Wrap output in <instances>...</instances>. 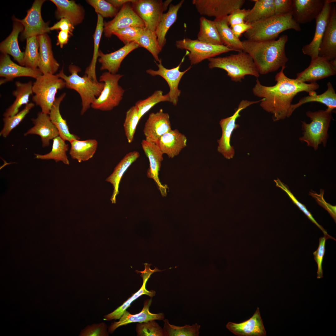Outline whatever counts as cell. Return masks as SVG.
Masks as SVG:
<instances>
[{
    "label": "cell",
    "instance_id": "obj_16",
    "mask_svg": "<svg viewBox=\"0 0 336 336\" xmlns=\"http://www.w3.org/2000/svg\"><path fill=\"white\" fill-rule=\"evenodd\" d=\"M185 55L182 58L180 64L175 68L169 69L162 65L161 59L159 63L156 62L158 69L154 70L151 69H147L146 72L152 76L159 75L163 77L167 82L170 88L169 94L170 101L174 105H176L178 100L181 91L178 89L180 82L183 75L192 67L191 66L184 71H180V66L184 62Z\"/></svg>",
    "mask_w": 336,
    "mask_h": 336
},
{
    "label": "cell",
    "instance_id": "obj_62",
    "mask_svg": "<svg viewBox=\"0 0 336 336\" xmlns=\"http://www.w3.org/2000/svg\"><path fill=\"white\" fill-rule=\"evenodd\" d=\"M172 2V0H166L163 2L162 7L163 11L166 10L169 5Z\"/></svg>",
    "mask_w": 336,
    "mask_h": 336
},
{
    "label": "cell",
    "instance_id": "obj_20",
    "mask_svg": "<svg viewBox=\"0 0 336 336\" xmlns=\"http://www.w3.org/2000/svg\"><path fill=\"white\" fill-rule=\"evenodd\" d=\"M141 145L149 162L150 166L147 172V176L155 181L162 195L165 196L167 194L168 187L166 185L161 184L158 177L161 162L163 160V154L156 143L145 139L142 140Z\"/></svg>",
    "mask_w": 336,
    "mask_h": 336
},
{
    "label": "cell",
    "instance_id": "obj_43",
    "mask_svg": "<svg viewBox=\"0 0 336 336\" xmlns=\"http://www.w3.org/2000/svg\"><path fill=\"white\" fill-rule=\"evenodd\" d=\"M24 52V66L33 69L38 68L39 62V45L38 36L27 38Z\"/></svg>",
    "mask_w": 336,
    "mask_h": 336
},
{
    "label": "cell",
    "instance_id": "obj_7",
    "mask_svg": "<svg viewBox=\"0 0 336 336\" xmlns=\"http://www.w3.org/2000/svg\"><path fill=\"white\" fill-rule=\"evenodd\" d=\"M65 87L64 81L56 74H42L33 83L32 101L40 107L41 112L49 114L58 91Z\"/></svg>",
    "mask_w": 336,
    "mask_h": 336
},
{
    "label": "cell",
    "instance_id": "obj_56",
    "mask_svg": "<svg viewBox=\"0 0 336 336\" xmlns=\"http://www.w3.org/2000/svg\"><path fill=\"white\" fill-rule=\"evenodd\" d=\"M292 0H274V14H286L292 12Z\"/></svg>",
    "mask_w": 336,
    "mask_h": 336
},
{
    "label": "cell",
    "instance_id": "obj_63",
    "mask_svg": "<svg viewBox=\"0 0 336 336\" xmlns=\"http://www.w3.org/2000/svg\"><path fill=\"white\" fill-rule=\"evenodd\" d=\"M330 62L332 65L336 68V59L330 61Z\"/></svg>",
    "mask_w": 336,
    "mask_h": 336
},
{
    "label": "cell",
    "instance_id": "obj_18",
    "mask_svg": "<svg viewBox=\"0 0 336 336\" xmlns=\"http://www.w3.org/2000/svg\"><path fill=\"white\" fill-rule=\"evenodd\" d=\"M171 129L169 114L161 109L150 114L143 132L146 140L156 143L161 136Z\"/></svg>",
    "mask_w": 336,
    "mask_h": 336
},
{
    "label": "cell",
    "instance_id": "obj_17",
    "mask_svg": "<svg viewBox=\"0 0 336 336\" xmlns=\"http://www.w3.org/2000/svg\"><path fill=\"white\" fill-rule=\"evenodd\" d=\"M336 74V68L326 58L319 56L311 60L309 66L303 71L297 74L296 78L305 83L315 82L317 80L328 77Z\"/></svg>",
    "mask_w": 336,
    "mask_h": 336
},
{
    "label": "cell",
    "instance_id": "obj_41",
    "mask_svg": "<svg viewBox=\"0 0 336 336\" xmlns=\"http://www.w3.org/2000/svg\"><path fill=\"white\" fill-rule=\"evenodd\" d=\"M52 149L49 153L41 155L35 154V158L41 160H54L56 162L61 161L66 165L69 164L66 152L68 149V145L59 136L53 139Z\"/></svg>",
    "mask_w": 336,
    "mask_h": 336
},
{
    "label": "cell",
    "instance_id": "obj_45",
    "mask_svg": "<svg viewBox=\"0 0 336 336\" xmlns=\"http://www.w3.org/2000/svg\"><path fill=\"white\" fill-rule=\"evenodd\" d=\"M163 329L165 336H198L200 326L197 323L192 325L185 324L184 326H176L171 324L167 319L163 320Z\"/></svg>",
    "mask_w": 336,
    "mask_h": 336
},
{
    "label": "cell",
    "instance_id": "obj_39",
    "mask_svg": "<svg viewBox=\"0 0 336 336\" xmlns=\"http://www.w3.org/2000/svg\"><path fill=\"white\" fill-rule=\"evenodd\" d=\"M253 7L250 9L245 22L250 25L257 21L275 15L274 0H254Z\"/></svg>",
    "mask_w": 336,
    "mask_h": 336
},
{
    "label": "cell",
    "instance_id": "obj_4",
    "mask_svg": "<svg viewBox=\"0 0 336 336\" xmlns=\"http://www.w3.org/2000/svg\"><path fill=\"white\" fill-rule=\"evenodd\" d=\"M300 31V25L293 19L292 12L274 15L250 25V28L244 34L247 40L262 41L275 40L282 32L288 29Z\"/></svg>",
    "mask_w": 336,
    "mask_h": 336
},
{
    "label": "cell",
    "instance_id": "obj_12",
    "mask_svg": "<svg viewBox=\"0 0 336 336\" xmlns=\"http://www.w3.org/2000/svg\"><path fill=\"white\" fill-rule=\"evenodd\" d=\"M129 26L145 27L143 21L133 9L131 2L124 4L112 20L104 21L103 32L106 37L109 38L114 32Z\"/></svg>",
    "mask_w": 336,
    "mask_h": 336
},
{
    "label": "cell",
    "instance_id": "obj_31",
    "mask_svg": "<svg viewBox=\"0 0 336 336\" xmlns=\"http://www.w3.org/2000/svg\"><path fill=\"white\" fill-rule=\"evenodd\" d=\"M23 29L21 23L14 21L11 33L0 44V50L2 54L10 55L20 65L24 66V53L21 50L18 41L19 34Z\"/></svg>",
    "mask_w": 336,
    "mask_h": 336
},
{
    "label": "cell",
    "instance_id": "obj_46",
    "mask_svg": "<svg viewBox=\"0 0 336 336\" xmlns=\"http://www.w3.org/2000/svg\"><path fill=\"white\" fill-rule=\"evenodd\" d=\"M34 106V103H29L26 105L21 110L15 115L4 117L3 119V126L0 132V136L4 138L7 137L11 132L21 122Z\"/></svg>",
    "mask_w": 336,
    "mask_h": 336
},
{
    "label": "cell",
    "instance_id": "obj_59",
    "mask_svg": "<svg viewBox=\"0 0 336 336\" xmlns=\"http://www.w3.org/2000/svg\"><path fill=\"white\" fill-rule=\"evenodd\" d=\"M72 35L73 33L69 31L60 30L57 36L56 45H59L61 48H63V45L68 43L69 38Z\"/></svg>",
    "mask_w": 336,
    "mask_h": 336
},
{
    "label": "cell",
    "instance_id": "obj_13",
    "mask_svg": "<svg viewBox=\"0 0 336 336\" xmlns=\"http://www.w3.org/2000/svg\"><path fill=\"white\" fill-rule=\"evenodd\" d=\"M244 0H193L192 4L201 15L215 18L228 16L234 10L241 8Z\"/></svg>",
    "mask_w": 336,
    "mask_h": 336
},
{
    "label": "cell",
    "instance_id": "obj_40",
    "mask_svg": "<svg viewBox=\"0 0 336 336\" xmlns=\"http://www.w3.org/2000/svg\"><path fill=\"white\" fill-rule=\"evenodd\" d=\"M199 25L198 40L211 44L223 45L213 21L202 16L199 19Z\"/></svg>",
    "mask_w": 336,
    "mask_h": 336
},
{
    "label": "cell",
    "instance_id": "obj_14",
    "mask_svg": "<svg viewBox=\"0 0 336 336\" xmlns=\"http://www.w3.org/2000/svg\"><path fill=\"white\" fill-rule=\"evenodd\" d=\"M134 11L143 21L145 28L155 32L163 14L160 0H134L131 2Z\"/></svg>",
    "mask_w": 336,
    "mask_h": 336
},
{
    "label": "cell",
    "instance_id": "obj_23",
    "mask_svg": "<svg viewBox=\"0 0 336 336\" xmlns=\"http://www.w3.org/2000/svg\"><path fill=\"white\" fill-rule=\"evenodd\" d=\"M150 265L147 263L145 264L144 270L142 271H138L141 273V276L142 277L143 281L142 284L140 289L113 311L104 315V320L110 321L113 320L119 319L125 311L130 306L132 303L143 295H147L151 298L155 296L156 294L155 291L152 290H148L146 288V286L147 282L150 278L151 275L154 273L156 272H161L165 269L161 270L158 269L156 267L154 269H151L150 268Z\"/></svg>",
    "mask_w": 336,
    "mask_h": 336
},
{
    "label": "cell",
    "instance_id": "obj_35",
    "mask_svg": "<svg viewBox=\"0 0 336 336\" xmlns=\"http://www.w3.org/2000/svg\"><path fill=\"white\" fill-rule=\"evenodd\" d=\"M66 95V93H63L56 98L49 115L51 122L57 129L59 136L65 141L70 142L73 139H79L80 138L70 133L67 121L60 113V105Z\"/></svg>",
    "mask_w": 336,
    "mask_h": 336
},
{
    "label": "cell",
    "instance_id": "obj_53",
    "mask_svg": "<svg viewBox=\"0 0 336 336\" xmlns=\"http://www.w3.org/2000/svg\"><path fill=\"white\" fill-rule=\"evenodd\" d=\"M329 238L324 235L319 238V245L318 248L314 251L313 254L314 259L317 265V278L320 279L323 277L322 263L325 253V246L326 240Z\"/></svg>",
    "mask_w": 336,
    "mask_h": 336
},
{
    "label": "cell",
    "instance_id": "obj_28",
    "mask_svg": "<svg viewBox=\"0 0 336 336\" xmlns=\"http://www.w3.org/2000/svg\"><path fill=\"white\" fill-rule=\"evenodd\" d=\"M39 45V62L38 68L43 74H54L59 64L54 58L51 40L47 33L38 36Z\"/></svg>",
    "mask_w": 336,
    "mask_h": 336
},
{
    "label": "cell",
    "instance_id": "obj_6",
    "mask_svg": "<svg viewBox=\"0 0 336 336\" xmlns=\"http://www.w3.org/2000/svg\"><path fill=\"white\" fill-rule=\"evenodd\" d=\"M332 112L326 110L307 111L306 114L311 121L309 124L301 121L303 136L299 140L315 150L321 144L325 147L328 138V130L333 118Z\"/></svg>",
    "mask_w": 336,
    "mask_h": 336
},
{
    "label": "cell",
    "instance_id": "obj_19",
    "mask_svg": "<svg viewBox=\"0 0 336 336\" xmlns=\"http://www.w3.org/2000/svg\"><path fill=\"white\" fill-rule=\"evenodd\" d=\"M43 74L38 68L33 69L19 65L14 62L8 54H1L0 57V84L12 81L19 77H27L36 79Z\"/></svg>",
    "mask_w": 336,
    "mask_h": 336
},
{
    "label": "cell",
    "instance_id": "obj_26",
    "mask_svg": "<svg viewBox=\"0 0 336 336\" xmlns=\"http://www.w3.org/2000/svg\"><path fill=\"white\" fill-rule=\"evenodd\" d=\"M226 328L231 332L239 336H264L266 335L259 307L252 317L240 323L229 322Z\"/></svg>",
    "mask_w": 336,
    "mask_h": 336
},
{
    "label": "cell",
    "instance_id": "obj_48",
    "mask_svg": "<svg viewBox=\"0 0 336 336\" xmlns=\"http://www.w3.org/2000/svg\"><path fill=\"white\" fill-rule=\"evenodd\" d=\"M139 120L138 109L135 105L133 106L127 111L123 125L125 135L128 143L132 142L133 140Z\"/></svg>",
    "mask_w": 336,
    "mask_h": 336
},
{
    "label": "cell",
    "instance_id": "obj_15",
    "mask_svg": "<svg viewBox=\"0 0 336 336\" xmlns=\"http://www.w3.org/2000/svg\"><path fill=\"white\" fill-rule=\"evenodd\" d=\"M335 2V0H324L323 9L315 19L316 26L313 38L309 44L304 45L302 48L303 54L310 56L311 60L319 56L318 49L330 19L332 3Z\"/></svg>",
    "mask_w": 336,
    "mask_h": 336
},
{
    "label": "cell",
    "instance_id": "obj_57",
    "mask_svg": "<svg viewBox=\"0 0 336 336\" xmlns=\"http://www.w3.org/2000/svg\"><path fill=\"white\" fill-rule=\"evenodd\" d=\"M322 191H321L320 194L319 195L316 194H313L311 192H310V194L315 199L319 205L321 206L328 211L335 222L336 219V206H332L325 202L323 197L324 191L323 190H322Z\"/></svg>",
    "mask_w": 336,
    "mask_h": 336
},
{
    "label": "cell",
    "instance_id": "obj_49",
    "mask_svg": "<svg viewBox=\"0 0 336 336\" xmlns=\"http://www.w3.org/2000/svg\"><path fill=\"white\" fill-rule=\"evenodd\" d=\"M86 1L94 8L97 14L103 18L114 17L119 11L107 0H87Z\"/></svg>",
    "mask_w": 336,
    "mask_h": 336
},
{
    "label": "cell",
    "instance_id": "obj_10",
    "mask_svg": "<svg viewBox=\"0 0 336 336\" xmlns=\"http://www.w3.org/2000/svg\"><path fill=\"white\" fill-rule=\"evenodd\" d=\"M261 100L262 99L252 101L242 100L240 102L237 109L232 115L222 119L220 121L222 135L221 138L217 140L218 144L217 150L226 159H230L232 158L235 154L234 147L230 144V139L233 130L239 127V125L236 124V119L240 116V112L246 107L259 103Z\"/></svg>",
    "mask_w": 336,
    "mask_h": 336
},
{
    "label": "cell",
    "instance_id": "obj_54",
    "mask_svg": "<svg viewBox=\"0 0 336 336\" xmlns=\"http://www.w3.org/2000/svg\"><path fill=\"white\" fill-rule=\"evenodd\" d=\"M109 333L107 325L104 323L101 322L86 326L81 330L79 336H108Z\"/></svg>",
    "mask_w": 336,
    "mask_h": 336
},
{
    "label": "cell",
    "instance_id": "obj_24",
    "mask_svg": "<svg viewBox=\"0 0 336 336\" xmlns=\"http://www.w3.org/2000/svg\"><path fill=\"white\" fill-rule=\"evenodd\" d=\"M151 298L146 300L142 311L136 314H132L126 310L119 319L118 321L112 323L108 328V331L110 334L113 333L115 330L120 326L125 325L128 324L138 322L141 323L152 320H161L165 318V315L163 313L154 314L151 312L149 308L152 303Z\"/></svg>",
    "mask_w": 336,
    "mask_h": 336
},
{
    "label": "cell",
    "instance_id": "obj_42",
    "mask_svg": "<svg viewBox=\"0 0 336 336\" xmlns=\"http://www.w3.org/2000/svg\"><path fill=\"white\" fill-rule=\"evenodd\" d=\"M97 22L94 34L93 35L94 51L92 59L89 66L86 69L85 74L95 81L97 79L96 68L98 57L99 47L100 40L103 31L104 20L100 15L97 14Z\"/></svg>",
    "mask_w": 336,
    "mask_h": 336
},
{
    "label": "cell",
    "instance_id": "obj_1",
    "mask_svg": "<svg viewBox=\"0 0 336 336\" xmlns=\"http://www.w3.org/2000/svg\"><path fill=\"white\" fill-rule=\"evenodd\" d=\"M286 68V66L282 67L280 72L276 75V83L274 86L263 85L257 78L252 89L255 96L262 98L260 105L264 110L273 114V121L289 117L292 102L298 93L306 91L309 96H313L317 94L315 91L319 87L316 82L308 84L288 78L284 73Z\"/></svg>",
    "mask_w": 336,
    "mask_h": 336
},
{
    "label": "cell",
    "instance_id": "obj_37",
    "mask_svg": "<svg viewBox=\"0 0 336 336\" xmlns=\"http://www.w3.org/2000/svg\"><path fill=\"white\" fill-rule=\"evenodd\" d=\"M213 21L223 45L234 51H243L242 41L235 36L229 27L228 15L215 18Z\"/></svg>",
    "mask_w": 336,
    "mask_h": 336
},
{
    "label": "cell",
    "instance_id": "obj_22",
    "mask_svg": "<svg viewBox=\"0 0 336 336\" xmlns=\"http://www.w3.org/2000/svg\"><path fill=\"white\" fill-rule=\"evenodd\" d=\"M31 120L34 125L28 129L24 135L36 134L39 136L43 147L49 146L50 140L59 136L58 131L51 122L49 114L39 112L36 118L31 119Z\"/></svg>",
    "mask_w": 336,
    "mask_h": 336
},
{
    "label": "cell",
    "instance_id": "obj_55",
    "mask_svg": "<svg viewBox=\"0 0 336 336\" xmlns=\"http://www.w3.org/2000/svg\"><path fill=\"white\" fill-rule=\"evenodd\" d=\"M250 9L239 8L234 10L228 15L229 25L231 27L235 25L245 23L246 18L248 16Z\"/></svg>",
    "mask_w": 336,
    "mask_h": 336
},
{
    "label": "cell",
    "instance_id": "obj_34",
    "mask_svg": "<svg viewBox=\"0 0 336 336\" xmlns=\"http://www.w3.org/2000/svg\"><path fill=\"white\" fill-rule=\"evenodd\" d=\"M184 0H182L176 5L170 4L167 12L162 14L155 31L158 43L161 50L166 42V35L170 27L177 20L178 11Z\"/></svg>",
    "mask_w": 336,
    "mask_h": 336
},
{
    "label": "cell",
    "instance_id": "obj_51",
    "mask_svg": "<svg viewBox=\"0 0 336 336\" xmlns=\"http://www.w3.org/2000/svg\"><path fill=\"white\" fill-rule=\"evenodd\" d=\"M274 181L276 184V186L281 188L287 194L293 203L296 204L300 209L307 216L308 218L312 222L315 223L322 231L324 234V235L330 238H332V236L329 235L323 227L315 221L310 212L307 209L306 206L297 200L291 192L288 187L285 184L282 182L278 178L277 180H274Z\"/></svg>",
    "mask_w": 336,
    "mask_h": 336
},
{
    "label": "cell",
    "instance_id": "obj_30",
    "mask_svg": "<svg viewBox=\"0 0 336 336\" xmlns=\"http://www.w3.org/2000/svg\"><path fill=\"white\" fill-rule=\"evenodd\" d=\"M56 7L55 16L57 19L62 18L68 19L73 26L81 24L84 19L85 12L83 7L74 0H51Z\"/></svg>",
    "mask_w": 336,
    "mask_h": 336
},
{
    "label": "cell",
    "instance_id": "obj_3",
    "mask_svg": "<svg viewBox=\"0 0 336 336\" xmlns=\"http://www.w3.org/2000/svg\"><path fill=\"white\" fill-rule=\"evenodd\" d=\"M71 74L66 75L62 68L57 75L63 79L65 87L73 90L78 93L81 100L82 108L81 114L83 115L91 107L94 100L100 95L104 86L103 82L95 81L85 74L81 77L78 73L81 69L74 64H70L68 68Z\"/></svg>",
    "mask_w": 336,
    "mask_h": 336
},
{
    "label": "cell",
    "instance_id": "obj_21",
    "mask_svg": "<svg viewBox=\"0 0 336 336\" xmlns=\"http://www.w3.org/2000/svg\"><path fill=\"white\" fill-rule=\"evenodd\" d=\"M292 15L296 22L306 24L315 19L321 12L323 0H292Z\"/></svg>",
    "mask_w": 336,
    "mask_h": 336
},
{
    "label": "cell",
    "instance_id": "obj_38",
    "mask_svg": "<svg viewBox=\"0 0 336 336\" xmlns=\"http://www.w3.org/2000/svg\"><path fill=\"white\" fill-rule=\"evenodd\" d=\"M71 147L69 153L73 159L79 162L87 161L92 158L95 153L98 142L95 139L80 140L75 139L70 142Z\"/></svg>",
    "mask_w": 336,
    "mask_h": 336
},
{
    "label": "cell",
    "instance_id": "obj_33",
    "mask_svg": "<svg viewBox=\"0 0 336 336\" xmlns=\"http://www.w3.org/2000/svg\"><path fill=\"white\" fill-rule=\"evenodd\" d=\"M33 83L31 81L25 83L19 81L15 82L16 89L12 93L15 99L13 103L6 109L3 114L4 117L15 115L19 112L21 106L29 103L30 97L33 93Z\"/></svg>",
    "mask_w": 336,
    "mask_h": 336
},
{
    "label": "cell",
    "instance_id": "obj_9",
    "mask_svg": "<svg viewBox=\"0 0 336 336\" xmlns=\"http://www.w3.org/2000/svg\"><path fill=\"white\" fill-rule=\"evenodd\" d=\"M175 46L178 49H186L191 65L198 64L205 59L214 58L221 54L234 51L224 45L207 43L197 39L188 38L177 40Z\"/></svg>",
    "mask_w": 336,
    "mask_h": 336
},
{
    "label": "cell",
    "instance_id": "obj_61",
    "mask_svg": "<svg viewBox=\"0 0 336 336\" xmlns=\"http://www.w3.org/2000/svg\"><path fill=\"white\" fill-rule=\"evenodd\" d=\"M134 0H108V2L111 4L114 7L119 9L125 3L132 2Z\"/></svg>",
    "mask_w": 336,
    "mask_h": 336
},
{
    "label": "cell",
    "instance_id": "obj_27",
    "mask_svg": "<svg viewBox=\"0 0 336 336\" xmlns=\"http://www.w3.org/2000/svg\"><path fill=\"white\" fill-rule=\"evenodd\" d=\"M319 56L329 61L336 59V8L332 5L331 15L319 49Z\"/></svg>",
    "mask_w": 336,
    "mask_h": 336
},
{
    "label": "cell",
    "instance_id": "obj_8",
    "mask_svg": "<svg viewBox=\"0 0 336 336\" xmlns=\"http://www.w3.org/2000/svg\"><path fill=\"white\" fill-rule=\"evenodd\" d=\"M123 76L108 72L103 73L100 77L99 82L104 83L103 89L99 97L92 103L91 107L96 110L108 111L118 106L125 91L118 83Z\"/></svg>",
    "mask_w": 336,
    "mask_h": 336
},
{
    "label": "cell",
    "instance_id": "obj_36",
    "mask_svg": "<svg viewBox=\"0 0 336 336\" xmlns=\"http://www.w3.org/2000/svg\"><path fill=\"white\" fill-rule=\"evenodd\" d=\"M327 88L323 93L319 95L317 94L313 96L304 97L300 99L298 102L292 104L289 111V117L292 114L296 109L304 104L311 102H316L325 105L328 111L332 112L336 108V93L331 83H327Z\"/></svg>",
    "mask_w": 336,
    "mask_h": 336
},
{
    "label": "cell",
    "instance_id": "obj_5",
    "mask_svg": "<svg viewBox=\"0 0 336 336\" xmlns=\"http://www.w3.org/2000/svg\"><path fill=\"white\" fill-rule=\"evenodd\" d=\"M208 60L209 68H218L225 70L231 81L235 82H241L246 75H252L257 78L260 75L251 56L243 51Z\"/></svg>",
    "mask_w": 336,
    "mask_h": 336
},
{
    "label": "cell",
    "instance_id": "obj_60",
    "mask_svg": "<svg viewBox=\"0 0 336 336\" xmlns=\"http://www.w3.org/2000/svg\"><path fill=\"white\" fill-rule=\"evenodd\" d=\"M250 27V25L245 23L236 24L231 27L235 36L239 38L241 34L245 33Z\"/></svg>",
    "mask_w": 336,
    "mask_h": 336
},
{
    "label": "cell",
    "instance_id": "obj_11",
    "mask_svg": "<svg viewBox=\"0 0 336 336\" xmlns=\"http://www.w3.org/2000/svg\"><path fill=\"white\" fill-rule=\"evenodd\" d=\"M44 0H35L31 7L28 11L26 16L22 19L13 17V19L21 23L23 26L22 39L38 36L49 32V22H45L41 15V8Z\"/></svg>",
    "mask_w": 336,
    "mask_h": 336
},
{
    "label": "cell",
    "instance_id": "obj_29",
    "mask_svg": "<svg viewBox=\"0 0 336 336\" xmlns=\"http://www.w3.org/2000/svg\"><path fill=\"white\" fill-rule=\"evenodd\" d=\"M187 138L177 129H171L166 133L156 143L164 154L169 158H173L179 155L187 146Z\"/></svg>",
    "mask_w": 336,
    "mask_h": 336
},
{
    "label": "cell",
    "instance_id": "obj_58",
    "mask_svg": "<svg viewBox=\"0 0 336 336\" xmlns=\"http://www.w3.org/2000/svg\"><path fill=\"white\" fill-rule=\"evenodd\" d=\"M74 29V26L68 19L62 18L55 23L53 26L50 27V30H67L72 33Z\"/></svg>",
    "mask_w": 336,
    "mask_h": 336
},
{
    "label": "cell",
    "instance_id": "obj_52",
    "mask_svg": "<svg viewBox=\"0 0 336 336\" xmlns=\"http://www.w3.org/2000/svg\"><path fill=\"white\" fill-rule=\"evenodd\" d=\"M144 28L128 27L114 32L113 35H116L125 45L135 42L142 33Z\"/></svg>",
    "mask_w": 336,
    "mask_h": 336
},
{
    "label": "cell",
    "instance_id": "obj_25",
    "mask_svg": "<svg viewBox=\"0 0 336 336\" xmlns=\"http://www.w3.org/2000/svg\"><path fill=\"white\" fill-rule=\"evenodd\" d=\"M138 47L136 43L133 42L109 54H104L99 50L98 61L101 64L100 69L107 70L112 74L117 73L123 59L131 52Z\"/></svg>",
    "mask_w": 336,
    "mask_h": 336
},
{
    "label": "cell",
    "instance_id": "obj_50",
    "mask_svg": "<svg viewBox=\"0 0 336 336\" xmlns=\"http://www.w3.org/2000/svg\"><path fill=\"white\" fill-rule=\"evenodd\" d=\"M136 331L138 336H165L163 329L155 320L138 323Z\"/></svg>",
    "mask_w": 336,
    "mask_h": 336
},
{
    "label": "cell",
    "instance_id": "obj_47",
    "mask_svg": "<svg viewBox=\"0 0 336 336\" xmlns=\"http://www.w3.org/2000/svg\"><path fill=\"white\" fill-rule=\"evenodd\" d=\"M170 101L168 93L163 95L161 90L155 91L151 96L147 98L138 101L135 105L138 110V114L140 119L153 106L161 102Z\"/></svg>",
    "mask_w": 336,
    "mask_h": 336
},
{
    "label": "cell",
    "instance_id": "obj_32",
    "mask_svg": "<svg viewBox=\"0 0 336 336\" xmlns=\"http://www.w3.org/2000/svg\"><path fill=\"white\" fill-rule=\"evenodd\" d=\"M138 151L131 152L126 154L114 168L112 173L106 180L112 184L113 188L111 200L112 203H115L116 197L119 193V186L120 180L125 171L139 157Z\"/></svg>",
    "mask_w": 336,
    "mask_h": 336
},
{
    "label": "cell",
    "instance_id": "obj_44",
    "mask_svg": "<svg viewBox=\"0 0 336 336\" xmlns=\"http://www.w3.org/2000/svg\"><path fill=\"white\" fill-rule=\"evenodd\" d=\"M134 42L139 47L147 50L156 61H160L161 59L159 58L158 54L161 50L159 47L155 32L145 28L142 33Z\"/></svg>",
    "mask_w": 336,
    "mask_h": 336
},
{
    "label": "cell",
    "instance_id": "obj_2",
    "mask_svg": "<svg viewBox=\"0 0 336 336\" xmlns=\"http://www.w3.org/2000/svg\"><path fill=\"white\" fill-rule=\"evenodd\" d=\"M288 36L282 35L277 40L242 41L243 51L252 58L259 74L264 75L275 71L285 66L288 58L285 53V45Z\"/></svg>",
    "mask_w": 336,
    "mask_h": 336
}]
</instances>
